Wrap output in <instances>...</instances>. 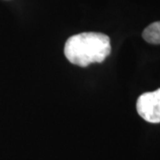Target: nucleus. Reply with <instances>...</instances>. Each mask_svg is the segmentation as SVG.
Returning a JSON list of instances; mask_svg holds the SVG:
<instances>
[{"instance_id":"obj_1","label":"nucleus","mask_w":160,"mask_h":160,"mask_svg":"<svg viewBox=\"0 0 160 160\" xmlns=\"http://www.w3.org/2000/svg\"><path fill=\"white\" fill-rule=\"evenodd\" d=\"M111 52L110 39L98 32H84L70 37L64 46V54L69 62L79 67L102 62Z\"/></svg>"},{"instance_id":"obj_3","label":"nucleus","mask_w":160,"mask_h":160,"mask_svg":"<svg viewBox=\"0 0 160 160\" xmlns=\"http://www.w3.org/2000/svg\"><path fill=\"white\" fill-rule=\"evenodd\" d=\"M142 38L149 44L160 45V22H156L149 25L143 30Z\"/></svg>"},{"instance_id":"obj_2","label":"nucleus","mask_w":160,"mask_h":160,"mask_svg":"<svg viewBox=\"0 0 160 160\" xmlns=\"http://www.w3.org/2000/svg\"><path fill=\"white\" fill-rule=\"evenodd\" d=\"M138 114L149 123H160V88L142 93L136 103Z\"/></svg>"}]
</instances>
